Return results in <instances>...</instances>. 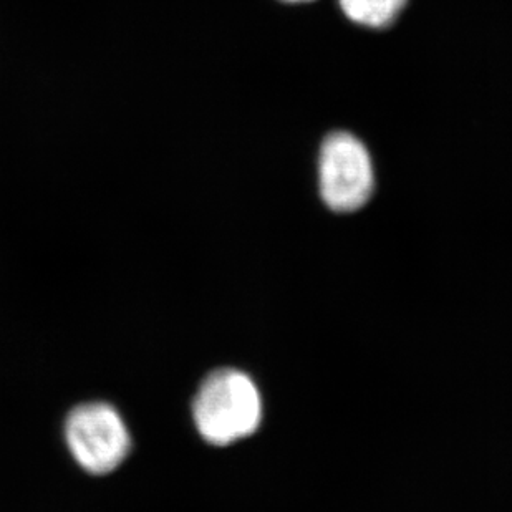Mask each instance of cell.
I'll return each mask as SVG.
<instances>
[{
	"mask_svg": "<svg viewBox=\"0 0 512 512\" xmlns=\"http://www.w3.org/2000/svg\"><path fill=\"white\" fill-rule=\"evenodd\" d=\"M194 425L214 446H228L251 436L262 420L256 383L236 368H221L206 377L193 401Z\"/></svg>",
	"mask_w": 512,
	"mask_h": 512,
	"instance_id": "obj_1",
	"label": "cell"
},
{
	"mask_svg": "<svg viewBox=\"0 0 512 512\" xmlns=\"http://www.w3.org/2000/svg\"><path fill=\"white\" fill-rule=\"evenodd\" d=\"M65 443L78 466L90 474H110L125 463L131 435L120 411L105 401H88L68 413Z\"/></svg>",
	"mask_w": 512,
	"mask_h": 512,
	"instance_id": "obj_2",
	"label": "cell"
},
{
	"mask_svg": "<svg viewBox=\"0 0 512 512\" xmlns=\"http://www.w3.org/2000/svg\"><path fill=\"white\" fill-rule=\"evenodd\" d=\"M320 194L337 213L357 211L373 193L372 158L362 141L347 131L325 138L319 156Z\"/></svg>",
	"mask_w": 512,
	"mask_h": 512,
	"instance_id": "obj_3",
	"label": "cell"
},
{
	"mask_svg": "<svg viewBox=\"0 0 512 512\" xmlns=\"http://www.w3.org/2000/svg\"><path fill=\"white\" fill-rule=\"evenodd\" d=\"M343 14L355 24L383 29L397 19L406 0H339Z\"/></svg>",
	"mask_w": 512,
	"mask_h": 512,
	"instance_id": "obj_4",
	"label": "cell"
},
{
	"mask_svg": "<svg viewBox=\"0 0 512 512\" xmlns=\"http://www.w3.org/2000/svg\"><path fill=\"white\" fill-rule=\"evenodd\" d=\"M285 2H292V4H297V2H307V0H285Z\"/></svg>",
	"mask_w": 512,
	"mask_h": 512,
	"instance_id": "obj_5",
	"label": "cell"
}]
</instances>
